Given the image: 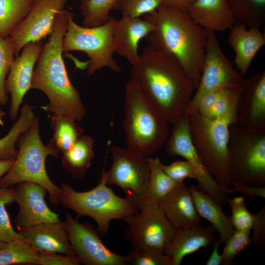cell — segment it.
<instances>
[{
  "label": "cell",
  "mask_w": 265,
  "mask_h": 265,
  "mask_svg": "<svg viewBox=\"0 0 265 265\" xmlns=\"http://www.w3.org/2000/svg\"><path fill=\"white\" fill-rule=\"evenodd\" d=\"M67 0H35L27 15L7 38L16 56L27 44L41 41L53 29L56 15Z\"/></svg>",
  "instance_id": "14"
},
{
  "label": "cell",
  "mask_w": 265,
  "mask_h": 265,
  "mask_svg": "<svg viewBox=\"0 0 265 265\" xmlns=\"http://www.w3.org/2000/svg\"><path fill=\"white\" fill-rule=\"evenodd\" d=\"M228 203L231 210L230 218L235 230L250 231L253 227L254 214L250 212L246 207L244 197L229 198Z\"/></svg>",
  "instance_id": "39"
},
{
  "label": "cell",
  "mask_w": 265,
  "mask_h": 265,
  "mask_svg": "<svg viewBox=\"0 0 265 265\" xmlns=\"http://www.w3.org/2000/svg\"><path fill=\"white\" fill-rule=\"evenodd\" d=\"M123 238L132 248L150 247L165 253L177 229L159 205H146L124 218Z\"/></svg>",
  "instance_id": "12"
},
{
  "label": "cell",
  "mask_w": 265,
  "mask_h": 265,
  "mask_svg": "<svg viewBox=\"0 0 265 265\" xmlns=\"http://www.w3.org/2000/svg\"><path fill=\"white\" fill-rule=\"evenodd\" d=\"M234 25L260 28L265 26V0H226Z\"/></svg>",
  "instance_id": "29"
},
{
  "label": "cell",
  "mask_w": 265,
  "mask_h": 265,
  "mask_svg": "<svg viewBox=\"0 0 265 265\" xmlns=\"http://www.w3.org/2000/svg\"><path fill=\"white\" fill-rule=\"evenodd\" d=\"M217 239L215 230L211 224L203 226L199 224L177 230L165 254L169 258L171 265H180L185 257L201 248L212 247Z\"/></svg>",
  "instance_id": "21"
},
{
  "label": "cell",
  "mask_w": 265,
  "mask_h": 265,
  "mask_svg": "<svg viewBox=\"0 0 265 265\" xmlns=\"http://www.w3.org/2000/svg\"><path fill=\"white\" fill-rule=\"evenodd\" d=\"M124 101L123 129L127 148L150 157L167 141L169 123L132 80L125 85Z\"/></svg>",
  "instance_id": "4"
},
{
  "label": "cell",
  "mask_w": 265,
  "mask_h": 265,
  "mask_svg": "<svg viewBox=\"0 0 265 265\" xmlns=\"http://www.w3.org/2000/svg\"><path fill=\"white\" fill-rule=\"evenodd\" d=\"M238 90L221 88L208 93L202 99L197 112L212 119L225 117L237 104Z\"/></svg>",
  "instance_id": "27"
},
{
  "label": "cell",
  "mask_w": 265,
  "mask_h": 265,
  "mask_svg": "<svg viewBox=\"0 0 265 265\" xmlns=\"http://www.w3.org/2000/svg\"><path fill=\"white\" fill-rule=\"evenodd\" d=\"M159 205L177 230L200 224L201 217L195 207L189 188L185 182L179 184Z\"/></svg>",
  "instance_id": "23"
},
{
  "label": "cell",
  "mask_w": 265,
  "mask_h": 265,
  "mask_svg": "<svg viewBox=\"0 0 265 265\" xmlns=\"http://www.w3.org/2000/svg\"><path fill=\"white\" fill-rule=\"evenodd\" d=\"M116 21L110 17L100 26H82L74 21V14L71 13L62 41L63 51H80L86 53L90 58L88 75H92L104 68H108L115 73L121 71V67L113 58L115 51L113 28Z\"/></svg>",
  "instance_id": "9"
},
{
  "label": "cell",
  "mask_w": 265,
  "mask_h": 265,
  "mask_svg": "<svg viewBox=\"0 0 265 265\" xmlns=\"http://www.w3.org/2000/svg\"><path fill=\"white\" fill-rule=\"evenodd\" d=\"M71 13L63 9L56 15L53 31L34 69L31 88L40 90L48 98L49 103L42 107L43 109L80 121L85 117L86 108L69 78L62 56V41Z\"/></svg>",
  "instance_id": "3"
},
{
  "label": "cell",
  "mask_w": 265,
  "mask_h": 265,
  "mask_svg": "<svg viewBox=\"0 0 265 265\" xmlns=\"http://www.w3.org/2000/svg\"><path fill=\"white\" fill-rule=\"evenodd\" d=\"M12 202V188H0V241L3 242L24 239L21 234L14 230L6 209V205Z\"/></svg>",
  "instance_id": "35"
},
{
  "label": "cell",
  "mask_w": 265,
  "mask_h": 265,
  "mask_svg": "<svg viewBox=\"0 0 265 265\" xmlns=\"http://www.w3.org/2000/svg\"><path fill=\"white\" fill-rule=\"evenodd\" d=\"M17 143V157L9 171L0 179V188H10L23 182L34 183L47 190L53 204L59 203L61 188L51 181L46 168L47 158L50 155L57 158L59 152L49 144L45 145L43 143L37 117L31 127L20 135Z\"/></svg>",
  "instance_id": "6"
},
{
  "label": "cell",
  "mask_w": 265,
  "mask_h": 265,
  "mask_svg": "<svg viewBox=\"0 0 265 265\" xmlns=\"http://www.w3.org/2000/svg\"><path fill=\"white\" fill-rule=\"evenodd\" d=\"M125 256L127 265H171L165 253L150 247L132 248Z\"/></svg>",
  "instance_id": "36"
},
{
  "label": "cell",
  "mask_w": 265,
  "mask_h": 265,
  "mask_svg": "<svg viewBox=\"0 0 265 265\" xmlns=\"http://www.w3.org/2000/svg\"><path fill=\"white\" fill-rule=\"evenodd\" d=\"M60 188L63 206L73 211L77 217L92 218L102 236L107 233L112 220H123L137 211L128 198L117 195L102 177L98 185L88 191H76L65 183Z\"/></svg>",
  "instance_id": "7"
},
{
  "label": "cell",
  "mask_w": 265,
  "mask_h": 265,
  "mask_svg": "<svg viewBox=\"0 0 265 265\" xmlns=\"http://www.w3.org/2000/svg\"><path fill=\"white\" fill-rule=\"evenodd\" d=\"M153 28L152 25L144 18L122 16L116 20L113 28L115 52L133 65L139 58V42Z\"/></svg>",
  "instance_id": "20"
},
{
  "label": "cell",
  "mask_w": 265,
  "mask_h": 265,
  "mask_svg": "<svg viewBox=\"0 0 265 265\" xmlns=\"http://www.w3.org/2000/svg\"><path fill=\"white\" fill-rule=\"evenodd\" d=\"M94 140L82 135L68 150L62 153L61 162L65 169L76 180H81L89 169L94 157Z\"/></svg>",
  "instance_id": "26"
},
{
  "label": "cell",
  "mask_w": 265,
  "mask_h": 265,
  "mask_svg": "<svg viewBox=\"0 0 265 265\" xmlns=\"http://www.w3.org/2000/svg\"><path fill=\"white\" fill-rule=\"evenodd\" d=\"M116 0H81L80 5L84 26H100L110 18Z\"/></svg>",
  "instance_id": "34"
},
{
  "label": "cell",
  "mask_w": 265,
  "mask_h": 265,
  "mask_svg": "<svg viewBox=\"0 0 265 265\" xmlns=\"http://www.w3.org/2000/svg\"><path fill=\"white\" fill-rule=\"evenodd\" d=\"M252 242L256 247L263 248L265 245V205L254 214Z\"/></svg>",
  "instance_id": "42"
},
{
  "label": "cell",
  "mask_w": 265,
  "mask_h": 265,
  "mask_svg": "<svg viewBox=\"0 0 265 265\" xmlns=\"http://www.w3.org/2000/svg\"><path fill=\"white\" fill-rule=\"evenodd\" d=\"M66 225L70 243L80 263L86 265H126V256L110 250L103 242L98 230L80 223L69 213Z\"/></svg>",
  "instance_id": "15"
},
{
  "label": "cell",
  "mask_w": 265,
  "mask_h": 265,
  "mask_svg": "<svg viewBox=\"0 0 265 265\" xmlns=\"http://www.w3.org/2000/svg\"><path fill=\"white\" fill-rule=\"evenodd\" d=\"M148 160L150 174L144 205H159L180 184L175 183L166 174L159 158L149 157Z\"/></svg>",
  "instance_id": "30"
},
{
  "label": "cell",
  "mask_w": 265,
  "mask_h": 265,
  "mask_svg": "<svg viewBox=\"0 0 265 265\" xmlns=\"http://www.w3.org/2000/svg\"><path fill=\"white\" fill-rule=\"evenodd\" d=\"M231 186L233 189L237 192L245 195L251 200L256 197H265V187L250 186L246 184L231 182Z\"/></svg>",
  "instance_id": "44"
},
{
  "label": "cell",
  "mask_w": 265,
  "mask_h": 265,
  "mask_svg": "<svg viewBox=\"0 0 265 265\" xmlns=\"http://www.w3.org/2000/svg\"><path fill=\"white\" fill-rule=\"evenodd\" d=\"M236 124L249 131L265 129V71L243 79L238 92Z\"/></svg>",
  "instance_id": "16"
},
{
  "label": "cell",
  "mask_w": 265,
  "mask_h": 265,
  "mask_svg": "<svg viewBox=\"0 0 265 265\" xmlns=\"http://www.w3.org/2000/svg\"><path fill=\"white\" fill-rule=\"evenodd\" d=\"M51 126L53 135L48 144L59 153L71 148L84 132L77 121L64 115L53 114Z\"/></svg>",
  "instance_id": "28"
},
{
  "label": "cell",
  "mask_w": 265,
  "mask_h": 265,
  "mask_svg": "<svg viewBox=\"0 0 265 265\" xmlns=\"http://www.w3.org/2000/svg\"><path fill=\"white\" fill-rule=\"evenodd\" d=\"M39 254L24 239L5 242L0 248V265L37 264Z\"/></svg>",
  "instance_id": "33"
},
{
  "label": "cell",
  "mask_w": 265,
  "mask_h": 265,
  "mask_svg": "<svg viewBox=\"0 0 265 265\" xmlns=\"http://www.w3.org/2000/svg\"><path fill=\"white\" fill-rule=\"evenodd\" d=\"M5 242L0 241V248H1L5 244Z\"/></svg>",
  "instance_id": "49"
},
{
  "label": "cell",
  "mask_w": 265,
  "mask_h": 265,
  "mask_svg": "<svg viewBox=\"0 0 265 265\" xmlns=\"http://www.w3.org/2000/svg\"><path fill=\"white\" fill-rule=\"evenodd\" d=\"M13 202L19 210L15 219L19 229L45 222L60 221L58 215L48 206L45 199L47 190L29 182L17 184L12 188Z\"/></svg>",
  "instance_id": "18"
},
{
  "label": "cell",
  "mask_w": 265,
  "mask_h": 265,
  "mask_svg": "<svg viewBox=\"0 0 265 265\" xmlns=\"http://www.w3.org/2000/svg\"><path fill=\"white\" fill-rule=\"evenodd\" d=\"M17 121L8 133L0 138V160H14L18 154L16 144L20 135L32 125L35 118L32 107L26 103L20 109Z\"/></svg>",
  "instance_id": "31"
},
{
  "label": "cell",
  "mask_w": 265,
  "mask_h": 265,
  "mask_svg": "<svg viewBox=\"0 0 265 265\" xmlns=\"http://www.w3.org/2000/svg\"><path fill=\"white\" fill-rule=\"evenodd\" d=\"M112 164L101 176L107 185L120 187L137 211L146 202L149 178V157L117 145L110 148Z\"/></svg>",
  "instance_id": "10"
},
{
  "label": "cell",
  "mask_w": 265,
  "mask_h": 265,
  "mask_svg": "<svg viewBox=\"0 0 265 265\" xmlns=\"http://www.w3.org/2000/svg\"><path fill=\"white\" fill-rule=\"evenodd\" d=\"M162 3V0H116L114 10L123 16L141 17L153 12Z\"/></svg>",
  "instance_id": "38"
},
{
  "label": "cell",
  "mask_w": 265,
  "mask_h": 265,
  "mask_svg": "<svg viewBox=\"0 0 265 265\" xmlns=\"http://www.w3.org/2000/svg\"><path fill=\"white\" fill-rule=\"evenodd\" d=\"M236 107L220 119L207 118L198 112L187 117L191 141L205 168L219 186L227 188H231L229 130L236 123Z\"/></svg>",
  "instance_id": "5"
},
{
  "label": "cell",
  "mask_w": 265,
  "mask_h": 265,
  "mask_svg": "<svg viewBox=\"0 0 265 265\" xmlns=\"http://www.w3.org/2000/svg\"><path fill=\"white\" fill-rule=\"evenodd\" d=\"M206 30L205 58L198 85L184 114L186 117L198 112L202 99L208 93L221 88L238 90L243 79L223 52L216 32Z\"/></svg>",
  "instance_id": "11"
},
{
  "label": "cell",
  "mask_w": 265,
  "mask_h": 265,
  "mask_svg": "<svg viewBox=\"0 0 265 265\" xmlns=\"http://www.w3.org/2000/svg\"><path fill=\"white\" fill-rule=\"evenodd\" d=\"M131 66V80L168 123L184 116L196 87L175 59L149 45Z\"/></svg>",
  "instance_id": "1"
},
{
  "label": "cell",
  "mask_w": 265,
  "mask_h": 265,
  "mask_svg": "<svg viewBox=\"0 0 265 265\" xmlns=\"http://www.w3.org/2000/svg\"><path fill=\"white\" fill-rule=\"evenodd\" d=\"M4 124L3 122L0 121V126H3Z\"/></svg>",
  "instance_id": "50"
},
{
  "label": "cell",
  "mask_w": 265,
  "mask_h": 265,
  "mask_svg": "<svg viewBox=\"0 0 265 265\" xmlns=\"http://www.w3.org/2000/svg\"><path fill=\"white\" fill-rule=\"evenodd\" d=\"M173 124L166 145V153L180 156L193 168L199 189L209 195L221 207L228 203L229 195L235 192L232 188L219 186L208 172L191 141L187 117L183 116Z\"/></svg>",
  "instance_id": "13"
},
{
  "label": "cell",
  "mask_w": 265,
  "mask_h": 265,
  "mask_svg": "<svg viewBox=\"0 0 265 265\" xmlns=\"http://www.w3.org/2000/svg\"><path fill=\"white\" fill-rule=\"evenodd\" d=\"M186 11L191 18L205 29L221 32L234 25L226 0H195Z\"/></svg>",
  "instance_id": "24"
},
{
  "label": "cell",
  "mask_w": 265,
  "mask_h": 265,
  "mask_svg": "<svg viewBox=\"0 0 265 265\" xmlns=\"http://www.w3.org/2000/svg\"><path fill=\"white\" fill-rule=\"evenodd\" d=\"M220 245L218 239L212 247V251L206 263V265H221V255L219 252V247Z\"/></svg>",
  "instance_id": "45"
},
{
  "label": "cell",
  "mask_w": 265,
  "mask_h": 265,
  "mask_svg": "<svg viewBox=\"0 0 265 265\" xmlns=\"http://www.w3.org/2000/svg\"><path fill=\"white\" fill-rule=\"evenodd\" d=\"M228 149L231 182L265 187V129L249 131L232 124Z\"/></svg>",
  "instance_id": "8"
},
{
  "label": "cell",
  "mask_w": 265,
  "mask_h": 265,
  "mask_svg": "<svg viewBox=\"0 0 265 265\" xmlns=\"http://www.w3.org/2000/svg\"><path fill=\"white\" fill-rule=\"evenodd\" d=\"M14 160H0V179L4 176L11 167Z\"/></svg>",
  "instance_id": "47"
},
{
  "label": "cell",
  "mask_w": 265,
  "mask_h": 265,
  "mask_svg": "<svg viewBox=\"0 0 265 265\" xmlns=\"http://www.w3.org/2000/svg\"><path fill=\"white\" fill-rule=\"evenodd\" d=\"M228 41L235 52L236 69L243 77L247 73L258 52L265 46V35L258 27L233 25L230 29Z\"/></svg>",
  "instance_id": "22"
},
{
  "label": "cell",
  "mask_w": 265,
  "mask_h": 265,
  "mask_svg": "<svg viewBox=\"0 0 265 265\" xmlns=\"http://www.w3.org/2000/svg\"><path fill=\"white\" fill-rule=\"evenodd\" d=\"M144 18L153 26L146 37L149 45L175 59L196 87L205 55L206 29L186 10L165 3Z\"/></svg>",
  "instance_id": "2"
},
{
  "label": "cell",
  "mask_w": 265,
  "mask_h": 265,
  "mask_svg": "<svg viewBox=\"0 0 265 265\" xmlns=\"http://www.w3.org/2000/svg\"><path fill=\"white\" fill-rule=\"evenodd\" d=\"M252 244L250 231L235 230L224 244L221 253V265H231L235 257Z\"/></svg>",
  "instance_id": "37"
},
{
  "label": "cell",
  "mask_w": 265,
  "mask_h": 265,
  "mask_svg": "<svg viewBox=\"0 0 265 265\" xmlns=\"http://www.w3.org/2000/svg\"><path fill=\"white\" fill-rule=\"evenodd\" d=\"M35 0H0V35L7 38L27 15Z\"/></svg>",
  "instance_id": "32"
},
{
  "label": "cell",
  "mask_w": 265,
  "mask_h": 265,
  "mask_svg": "<svg viewBox=\"0 0 265 265\" xmlns=\"http://www.w3.org/2000/svg\"><path fill=\"white\" fill-rule=\"evenodd\" d=\"M163 3L186 10L195 0H162Z\"/></svg>",
  "instance_id": "46"
},
{
  "label": "cell",
  "mask_w": 265,
  "mask_h": 265,
  "mask_svg": "<svg viewBox=\"0 0 265 265\" xmlns=\"http://www.w3.org/2000/svg\"><path fill=\"white\" fill-rule=\"evenodd\" d=\"M80 262L77 256L61 255L58 253L39 254L37 265H79Z\"/></svg>",
  "instance_id": "43"
},
{
  "label": "cell",
  "mask_w": 265,
  "mask_h": 265,
  "mask_svg": "<svg viewBox=\"0 0 265 265\" xmlns=\"http://www.w3.org/2000/svg\"><path fill=\"white\" fill-rule=\"evenodd\" d=\"M162 168L169 178L177 184L184 182L187 178H195L193 168L185 160H177L168 165L162 163Z\"/></svg>",
  "instance_id": "41"
},
{
  "label": "cell",
  "mask_w": 265,
  "mask_h": 265,
  "mask_svg": "<svg viewBox=\"0 0 265 265\" xmlns=\"http://www.w3.org/2000/svg\"><path fill=\"white\" fill-rule=\"evenodd\" d=\"M14 53L7 40L0 35V106H4L8 101L5 83Z\"/></svg>",
  "instance_id": "40"
},
{
  "label": "cell",
  "mask_w": 265,
  "mask_h": 265,
  "mask_svg": "<svg viewBox=\"0 0 265 265\" xmlns=\"http://www.w3.org/2000/svg\"><path fill=\"white\" fill-rule=\"evenodd\" d=\"M41 41L31 42L22 50L12 63L7 76L5 87L10 95L9 117L14 120L17 117L23 99L31 89L34 66L43 47Z\"/></svg>",
  "instance_id": "17"
},
{
  "label": "cell",
  "mask_w": 265,
  "mask_h": 265,
  "mask_svg": "<svg viewBox=\"0 0 265 265\" xmlns=\"http://www.w3.org/2000/svg\"><path fill=\"white\" fill-rule=\"evenodd\" d=\"M18 232L39 254L76 256L69 240L65 222L42 223L20 228Z\"/></svg>",
  "instance_id": "19"
},
{
  "label": "cell",
  "mask_w": 265,
  "mask_h": 265,
  "mask_svg": "<svg viewBox=\"0 0 265 265\" xmlns=\"http://www.w3.org/2000/svg\"><path fill=\"white\" fill-rule=\"evenodd\" d=\"M5 113L3 110L1 108V106H0V121L3 122V118L5 116Z\"/></svg>",
  "instance_id": "48"
},
{
  "label": "cell",
  "mask_w": 265,
  "mask_h": 265,
  "mask_svg": "<svg viewBox=\"0 0 265 265\" xmlns=\"http://www.w3.org/2000/svg\"><path fill=\"white\" fill-rule=\"evenodd\" d=\"M189 188L199 216L210 223L218 234L220 244H225L235 231L230 217L225 214L221 206L209 195L194 186Z\"/></svg>",
  "instance_id": "25"
}]
</instances>
